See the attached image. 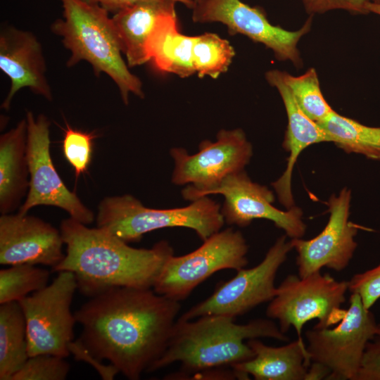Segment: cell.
Instances as JSON below:
<instances>
[{
	"label": "cell",
	"instance_id": "cell-1",
	"mask_svg": "<svg viewBox=\"0 0 380 380\" xmlns=\"http://www.w3.org/2000/svg\"><path fill=\"white\" fill-rule=\"evenodd\" d=\"M179 310V301L153 288L113 287L74 313L82 328L77 340L98 360L137 380L165 352Z\"/></svg>",
	"mask_w": 380,
	"mask_h": 380
},
{
	"label": "cell",
	"instance_id": "cell-2",
	"mask_svg": "<svg viewBox=\"0 0 380 380\" xmlns=\"http://www.w3.org/2000/svg\"><path fill=\"white\" fill-rule=\"evenodd\" d=\"M60 231L66 253L52 270L72 272L77 289L90 297L113 287L153 288L174 255L167 241L136 248L103 229L89 228L70 217L62 220Z\"/></svg>",
	"mask_w": 380,
	"mask_h": 380
},
{
	"label": "cell",
	"instance_id": "cell-3",
	"mask_svg": "<svg viewBox=\"0 0 380 380\" xmlns=\"http://www.w3.org/2000/svg\"><path fill=\"white\" fill-rule=\"evenodd\" d=\"M234 319L220 315H208L191 320L178 318L165 352L147 372L179 362L180 370L165 376V379H186L200 371L233 367L253 358L254 353L246 340H289L270 319H256L243 324H236Z\"/></svg>",
	"mask_w": 380,
	"mask_h": 380
},
{
	"label": "cell",
	"instance_id": "cell-4",
	"mask_svg": "<svg viewBox=\"0 0 380 380\" xmlns=\"http://www.w3.org/2000/svg\"><path fill=\"white\" fill-rule=\"evenodd\" d=\"M63 18L51 25V31L61 37L71 55L66 65L89 63L96 76L108 75L117 85L122 101L129 103L133 94L143 99L140 79L132 74L122 58L120 41L109 12L101 6L82 0H60Z\"/></svg>",
	"mask_w": 380,
	"mask_h": 380
},
{
	"label": "cell",
	"instance_id": "cell-5",
	"mask_svg": "<svg viewBox=\"0 0 380 380\" xmlns=\"http://www.w3.org/2000/svg\"><path fill=\"white\" fill-rule=\"evenodd\" d=\"M96 220L97 227L127 243L139 241L148 232L175 227L193 229L203 241L224 223L220 204L208 196L170 209L147 208L129 194L108 196L99 203Z\"/></svg>",
	"mask_w": 380,
	"mask_h": 380
},
{
	"label": "cell",
	"instance_id": "cell-6",
	"mask_svg": "<svg viewBox=\"0 0 380 380\" xmlns=\"http://www.w3.org/2000/svg\"><path fill=\"white\" fill-rule=\"evenodd\" d=\"M348 290V281H337L320 271L304 278L289 274L277 287L266 315L278 321L282 333L293 327L298 338L303 341L301 333L306 322L317 319L314 328L324 329L342 319L346 310L341 306L346 302Z\"/></svg>",
	"mask_w": 380,
	"mask_h": 380
},
{
	"label": "cell",
	"instance_id": "cell-7",
	"mask_svg": "<svg viewBox=\"0 0 380 380\" xmlns=\"http://www.w3.org/2000/svg\"><path fill=\"white\" fill-rule=\"evenodd\" d=\"M248 246L242 233L232 227L219 231L195 251L182 256L172 255L164 265L153 289L180 302L215 272L236 271L248 264Z\"/></svg>",
	"mask_w": 380,
	"mask_h": 380
},
{
	"label": "cell",
	"instance_id": "cell-8",
	"mask_svg": "<svg viewBox=\"0 0 380 380\" xmlns=\"http://www.w3.org/2000/svg\"><path fill=\"white\" fill-rule=\"evenodd\" d=\"M77 289L74 274L61 271L51 284L18 301L26 321L29 357L70 355L77 322L71 304Z\"/></svg>",
	"mask_w": 380,
	"mask_h": 380
},
{
	"label": "cell",
	"instance_id": "cell-9",
	"mask_svg": "<svg viewBox=\"0 0 380 380\" xmlns=\"http://www.w3.org/2000/svg\"><path fill=\"white\" fill-rule=\"evenodd\" d=\"M170 155L175 161L172 182L179 186L189 184L182 195L193 201L229 175L243 170L253 156V147L241 129H221L215 141H201L195 154L174 148Z\"/></svg>",
	"mask_w": 380,
	"mask_h": 380
},
{
	"label": "cell",
	"instance_id": "cell-10",
	"mask_svg": "<svg viewBox=\"0 0 380 380\" xmlns=\"http://www.w3.org/2000/svg\"><path fill=\"white\" fill-rule=\"evenodd\" d=\"M349 303L336 327H313L305 334L310 362L327 367L328 379L356 380L366 346L377 331L374 315L357 293H351Z\"/></svg>",
	"mask_w": 380,
	"mask_h": 380
},
{
	"label": "cell",
	"instance_id": "cell-11",
	"mask_svg": "<svg viewBox=\"0 0 380 380\" xmlns=\"http://www.w3.org/2000/svg\"><path fill=\"white\" fill-rule=\"evenodd\" d=\"M287 237L286 234L279 237L258 265L237 270L232 279L220 283L208 298L191 307L179 319L191 320L208 315L236 318L270 302L276 293L277 273L293 249Z\"/></svg>",
	"mask_w": 380,
	"mask_h": 380
},
{
	"label": "cell",
	"instance_id": "cell-12",
	"mask_svg": "<svg viewBox=\"0 0 380 380\" xmlns=\"http://www.w3.org/2000/svg\"><path fill=\"white\" fill-rule=\"evenodd\" d=\"M27 158L30 172V186L18 213L25 215L38 205L57 207L66 211L77 221L89 224L94 220L93 212L69 190L62 181L50 153L51 122L44 114L34 116L27 111Z\"/></svg>",
	"mask_w": 380,
	"mask_h": 380
},
{
	"label": "cell",
	"instance_id": "cell-13",
	"mask_svg": "<svg viewBox=\"0 0 380 380\" xmlns=\"http://www.w3.org/2000/svg\"><path fill=\"white\" fill-rule=\"evenodd\" d=\"M192 20L195 23H222L230 34H243L271 49L277 60L289 61L300 68L303 61L298 44L310 32L312 15L300 29L290 31L271 24L262 8L241 0H201L193 8Z\"/></svg>",
	"mask_w": 380,
	"mask_h": 380
},
{
	"label": "cell",
	"instance_id": "cell-14",
	"mask_svg": "<svg viewBox=\"0 0 380 380\" xmlns=\"http://www.w3.org/2000/svg\"><path fill=\"white\" fill-rule=\"evenodd\" d=\"M211 194L224 196L221 213L229 224L244 227L254 220L265 219L272 221L291 239L302 238L305 233L302 210L295 205L286 210L274 207L272 191L266 186L253 182L244 170L229 175L201 197Z\"/></svg>",
	"mask_w": 380,
	"mask_h": 380
},
{
	"label": "cell",
	"instance_id": "cell-15",
	"mask_svg": "<svg viewBox=\"0 0 380 380\" xmlns=\"http://www.w3.org/2000/svg\"><path fill=\"white\" fill-rule=\"evenodd\" d=\"M350 200L351 191L346 187L331 195L327 203L329 218L323 230L309 240L291 239L300 277L322 267L341 272L349 265L357 245V227L349 221Z\"/></svg>",
	"mask_w": 380,
	"mask_h": 380
},
{
	"label": "cell",
	"instance_id": "cell-16",
	"mask_svg": "<svg viewBox=\"0 0 380 380\" xmlns=\"http://www.w3.org/2000/svg\"><path fill=\"white\" fill-rule=\"evenodd\" d=\"M60 229L27 214L0 217V263L44 265L53 268L63 259Z\"/></svg>",
	"mask_w": 380,
	"mask_h": 380
},
{
	"label": "cell",
	"instance_id": "cell-17",
	"mask_svg": "<svg viewBox=\"0 0 380 380\" xmlns=\"http://www.w3.org/2000/svg\"><path fill=\"white\" fill-rule=\"evenodd\" d=\"M0 69L11 80V88L1 104L8 110L15 94L23 88L48 101L53 99L46 76V65L42 44L31 32L12 26L0 34Z\"/></svg>",
	"mask_w": 380,
	"mask_h": 380
},
{
	"label": "cell",
	"instance_id": "cell-18",
	"mask_svg": "<svg viewBox=\"0 0 380 380\" xmlns=\"http://www.w3.org/2000/svg\"><path fill=\"white\" fill-rule=\"evenodd\" d=\"M265 78L267 82L279 91L287 114L288 124L283 147L289 153V156L285 171L272 183V186L279 202L286 209H289L294 205L291 179L298 156L304 149L312 144L330 142V139L322 128L300 109L291 91L281 78L279 70L267 71Z\"/></svg>",
	"mask_w": 380,
	"mask_h": 380
},
{
	"label": "cell",
	"instance_id": "cell-19",
	"mask_svg": "<svg viewBox=\"0 0 380 380\" xmlns=\"http://www.w3.org/2000/svg\"><path fill=\"white\" fill-rule=\"evenodd\" d=\"M247 344L254 356L232 367L239 379H249L251 375L256 380H305L311 362L303 341L298 338L283 346L272 347L253 338Z\"/></svg>",
	"mask_w": 380,
	"mask_h": 380
},
{
	"label": "cell",
	"instance_id": "cell-20",
	"mask_svg": "<svg viewBox=\"0 0 380 380\" xmlns=\"http://www.w3.org/2000/svg\"><path fill=\"white\" fill-rule=\"evenodd\" d=\"M175 0H141L115 13L112 20L129 67L149 61L148 38L158 21L176 13Z\"/></svg>",
	"mask_w": 380,
	"mask_h": 380
},
{
	"label": "cell",
	"instance_id": "cell-21",
	"mask_svg": "<svg viewBox=\"0 0 380 380\" xmlns=\"http://www.w3.org/2000/svg\"><path fill=\"white\" fill-rule=\"evenodd\" d=\"M27 122L17 125L0 137V213H12L21 206L30 186L27 158Z\"/></svg>",
	"mask_w": 380,
	"mask_h": 380
},
{
	"label": "cell",
	"instance_id": "cell-22",
	"mask_svg": "<svg viewBox=\"0 0 380 380\" xmlns=\"http://www.w3.org/2000/svg\"><path fill=\"white\" fill-rule=\"evenodd\" d=\"M194 36L179 30L176 13L161 18L152 31L146 51L149 61L161 72L187 77L195 73L192 62Z\"/></svg>",
	"mask_w": 380,
	"mask_h": 380
},
{
	"label": "cell",
	"instance_id": "cell-23",
	"mask_svg": "<svg viewBox=\"0 0 380 380\" xmlns=\"http://www.w3.org/2000/svg\"><path fill=\"white\" fill-rule=\"evenodd\" d=\"M29 357L27 326L18 301L0 305V379L11 380Z\"/></svg>",
	"mask_w": 380,
	"mask_h": 380
},
{
	"label": "cell",
	"instance_id": "cell-24",
	"mask_svg": "<svg viewBox=\"0 0 380 380\" xmlns=\"http://www.w3.org/2000/svg\"><path fill=\"white\" fill-rule=\"evenodd\" d=\"M338 148L347 153L380 160V127H369L336 113L334 110L317 122Z\"/></svg>",
	"mask_w": 380,
	"mask_h": 380
},
{
	"label": "cell",
	"instance_id": "cell-25",
	"mask_svg": "<svg viewBox=\"0 0 380 380\" xmlns=\"http://www.w3.org/2000/svg\"><path fill=\"white\" fill-rule=\"evenodd\" d=\"M234 56L229 42L216 34L206 32L194 36L192 62L199 77L217 78L228 70Z\"/></svg>",
	"mask_w": 380,
	"mask_h": 380
},
{
	"label": "cell",
	"instance_id": "cell-26",
	"mask_svg": "<svg viewBox=\"0 0 380 380\" xmlns=\"http://www.w3.org/2000/svg\"><path fill=\"white\" fill-rule=\"evenodd\" d=\"M279 75L300 109L313 121L319 122L334 110L322 93L315 68H309L299 76L281 70Z\"/></svg>",
	"mask_w": 380,
	"mask_h": 380
},
{
	"label": "cell",
	"instance_id": "cell-27",
	"mask_svg": "<svg viewBox=\"0 0 380 380\" xmlns=\"http://www.w3.org/2000/svg\"><path fill=\"white\" fill-rule=\"evenodd\" d=\"M50 272L30 264L11 265L0 270V304L19 301L49 284Z\"/></svg>",
	"mask_w": 380,
	"mask_h": 380
},
{
	"label": "cell",
	"instance_id": "cell-28",
	"mask_svg": "<svg viewBox=\"0 0 380 380\" xmlns=\"http://www.w3.org/2000/svg\"><path fill=\"white\" fill-rule=\"evenodd\" d=\"M70 368L65 357L39 354L29 357L11 380H64Z\"/></svg>",
	"mask_w": 380,
	"mask_h": 380
},
{
	"label": "cell",
	"instance_id": "cell-29",
	"mask_svg": "<svg viewBox=\"0 0 380 380\" xmlns=\"http://www.w3.org/2000/svg\"><path fill=\"white\" fill-rule=\"evenodd\" d=\"M95 135L75 129L67 125L64 129L63 152L73 167L76 178L87 172L91 163Z\"/></svg>",
	"mask_w": 380,
	"mask_h": 380
},
{
	"label": "cell",
	"instance_id": "cell-30",
	"mask_svg": "<svg viewBox=\"0 0 380 380\" xmlns=\"http://www.w3.org/2000/svg\"><path fill=\"white\" fill-rule=\"evenodd\" d=\"M348 281V291L357 293L367 309L380 298V263L363 272L355 274Z\"/></svg>",
	"mask_w": 380,
	"mask_h": 380
},
{
	"label": "cell",
	"instance_id": "cell-31",
	"mask_svg": "<svg viewBox=\"0 0 380 380\" xmlns=\"http://www.w3.org/2000/svg\"><path fill=\"white\" fill-rule=\"evenodd\" d=\"M310 15L323 14L334 10H343L354 15L369 13L367 6L369 0H301Z\"/></svg>",
	"mask_w": 380,
	"mask_h": 380
},
{
	"label": "cell",
	"instance_id": "cell-32",
	"mask_svg": "<svg viewBox=\"0 0 380 380\" xmlns=\"http://www.w3.org/2000/svg\"><path fill=\"white\" fill-rule=\"evenodd\" d=\"M356 380H380V323L366 346Z\"/></svg>",
	"mask_w": 380,
	"mask_h": 380
},
{
	"label": "cell",
	"instance_id": "cell-33",
	"mask_svg": "<svg viewBox=\"0 0 380 380\" xmlns=\"http://www.w3.org/2000/svg\"><path fill=\"white\" fill-rule=\"evenodd\" d=\"M70 354H72L77 360L88 362L94 367L103 379L112 380L120 373L119 370L112 364L105 365L101 361L92 355L88 350L78 341H73L69 346Z\"/></svg>",
	"mask_w": 380,
	"mask_h": 380
},
{
	"label": "cell",
	"instance_id": "cell-34",
	"mask_svg": "<svg viewBox=\"0 0 380 380\" xmlns=\"http://www.w3.org/2000/svg\"><path fill=\"white\" fill-rule=\"evenodd\" d=\"M90 4H97L109 13H115L124 9L141 0H82ZM179 2L189 8L193 9L195 3L194 0H175Z\"/></svg>",
	"mask_w": 380,
	"mask_h": 380
},
{
	"label": "cell",
	"instance_id": "cell-35",
	"mask_svg": "<svg viewBox=\"0 0 380 380\" xmlns=\"http://www.w3.org/2000/svg\"><path fill=\"white\" fill-rule=\"evenodd\" d=\"M311 362L308 367L305 380L328 379L331 374L330 369L321 363Z\"/></svg>",
	"mask_w": 380,
	"mask_h": 380
},
{
	"label": "cell",
	"instance_id": "cell-36",
	"mask_svg": "<svg viewBox=\"0 0 380 380\" xmlns=\"http://www.w3.org/2000/svg\"><path fill=\"white\" fill-rule=\"evenodd\" d=\"M367 8L369 13H374L380 16V4L369 2Z\"/></svg>",
	"mask_w": 380,
	"mask_h": 380
},
{
	"label": "cell",
	"instance_id": "cell-37",
	"mask_svg": "<svg viewBox=\"0 0 380 380\" xmlns=\"http://www.w3.org/2000/svg\"><path fill=\"white\" fill-rule=\"evenodd\" d=\"M369 2L380 4V0H369Z\"/></svg>",
	"mask_w": 380,
	"mask_h": 380
},
{
	"label": "cell",
	"instance_id": "cell-38",
	"mask_svg": "<svg viewBox=\"0 0 380 380\" xmlns=\"http://www.w3.org/2000/svg\"><path fill=\"white\" fill-rule=\"evenodd\" d=\"M194 3L196 4V3L199 2L201 0H194Z\"/></svg>",
	"mask_w": 380,
	"mask_h": 380
}]
</instances>
